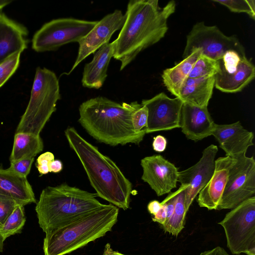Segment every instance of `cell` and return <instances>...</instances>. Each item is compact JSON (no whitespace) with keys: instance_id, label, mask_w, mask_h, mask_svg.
Wrapping results in <instances>:
<instances>
[{"instance_id":"cell-1","label":"cell","mask_w":255,"mask_h":255,"mask_svg":"<svg viewBox=\"0 0 255 255\" xmlns=\"http://www.w3.org/2000/svg\"><path fill=\"white\" fill-rule=\"evenodd\" d=\"M174 0L160 7L157 0H130L126 19L115 40L113 57L121 62L120 71L142 51L156 43L168 30L167 20L175 10Z\"/></svg>"},{"instance_id":"cell-2","label":"cell","mask_w":255,"mask_h":255,"mask_svg":"<svg viewBox=\"0 0 255 255\" xmlns=\"http://www.w3.org/2000/svg\"><path fill=\"white\" fill-rule=\"evenodd\" d=\"M137 102L122 104L98 96L82 103L78 122L86 131L99 142L111 145L139 144L145 129L136 132L131 123V114Z\"/></svg>"},{"instance_id":"cell-3","label":"cell","mask_w":255,"mask_h":255,"mask_svg":"<svg viewBox=\"0 0 255 255\" xmlns=\"http://www.w3.org/2000/svg\"><path fill=\"white\" fill-rule=\"evenodd\" d=\"M70 147L83 165L97 196L124 210L129 207L132 184L117 164L73 127L65 130Z\"/></svg>"},{"instance_id":"cell-4","label":"cell","mask_w":255,"mask_h":255,"mask_svg":"<svg viewBox=\"0 0 255 255\" xmlns=\"http://www.w3.org/2000/svg\"><path fill=\"white\" fill-rule=\"evenodd\" d=\"M97 196L66 183L46 187L35 207L40 227L46 234L101 208Z\"/></svg>"},{"instance_id":"cell-5","label":"cell","mask_w":255,"mask_h":255,"mask_svg":"<svg viewBox=\"0 0 255 255\" xmlns=\"http://www.w3.org/2000/svg\"><path fill=\"white\" fill-rule=\"evenodd\" d=\"M119 209L104 204L73 222L45 234L44 255H65L104 236L118 221Z\"/></svg>"},{"instance_id":"cell-6","label":"cell","mask_w":255,"mask_h":255,"mask_svg":"<svg viewBox=\"0 0 255 255\" xmlns=\"http://www.w3.org/2000/svg\"><path fill=\"white\" fill-rule=\"evenodd\" d=\"M61 99L59 80L55 73L45 67L36 69L29 101L21 117L16 132L35 135L40 133Z\"/></svg>"},{"instance_id":"cell-7","label":"cell","mask_w":255,"mask_h":255,"mask_svg":"<svg viewBox=\"0 0 255 255\" xmlns=\"http://www.w3.org/2000/svg\"><path fill=\"white\" fill-rule=\"evenodd\" d=\"M225 231L233 255H255V196L240 203L219 223Z\"/></svg>"},{"instance_id":"cell-8","label":"cell","mask_w":255,"mask_h":255,"mask_svg":"<svg viewBox=\"0 0 255 255\" xmlns=\"http://www.w3.org/2000/svg\"><path fill=\"white\" fill-rule=\"evenodd\" d=\"M98 22L71 17L53 19L34 33L32 48L37 52L51 51L69 43L79 42Z\"/></svg>"},{"instance_id":"cell-9","label":"cell","mask_w":255,"mask_h":255,"mask_svg":"<svg viewBox=\"0 0 255 255\" xmlns=\"http://www.w3.org/2000/svg\"><path fill=\"white\" fill-rule=\"evenodd\" d=\"M200 49L202 54L213 60H221L229 50H235L245 57V50L235 36L225 35L216 26H207L203 22L196 23L187 35L182 55L185 58L194 50Z\"/></svg>"},{"instance_id":"cell-10","label":"cell","mask_w":255,"mask_h":255,"mask_svg":"<svg viewBox=\"0 0 255 255\" xmlns=\"http://www.w3.org/2000/svg\"><path fill=\"white\" fill-rule=\"evenodd\" d=\"M234 158L218 210L232 209L255 196V160L241 154Z\"/></svg>"},{"instance_id":"cell-11","label":"cell","mask_w":255,"mask_h":255,"mask_svg":"<svg viewBox=\"0 0 255 255\" xmlns=\"http://www.w3.org/2000/svg\"><path fill=\"white\" fill-rule=\"evenodd\" d=\"M141 104L148 110L146 133L180 128L183 102L179 98H170L161 92L151 99L143 100Z\"/></svg>"},{"instance_id":"cell-12","label":"cell","mask_w":255,"mask_h":255,"mask_svg":"<svg viewBox=\"0 0 255 255\" xmlns=\"http://www.w3.org/2000/svg\"><path fill=\"white\" fill-rule=\"evenodd\" d=\"M218 151L216 145H210L204 149L202 157L195 164L179 171L178 182L186 187L185 205L187 212L197 194L211 178Z\"/></svg>"},{"instance_id":"cell-13","label":"cell","mask_w":255,"mask_h":255,"mask_svg":"<svg viewBox=\"0 0 255 255\" xmlns=\"http://www.w3.org/2000/svg\"><path fill=\"white\" fill-rule=\"evenodd\" d=\"M125 19V14L121 10L116 9L98 21L95 27L78 42V55L68 74L86 57L109 43L113 34L122 28Z\"/></svg>"},{"instance_id":"cell-14","label":"cell","mask_w":255,"mask_h":255,"mask_svg":"<svg viewBox=\"0 0 255 255\" xmlns=\"http://www.w3.org/2000/svg\"><path fill=\"white\" fill-rule=\"evenodd\" d=\"M141 179L146 182L158 196L169 193L176 187L178 168L161 155L146 156L141 160Z\"/></svg>"},{"instance_id":"cell-15","label":"cell","mask_w":255,"mask_h":255,"mask_svg":"<svg viewBox=\"0 0 255 255\" xmlns=\"http://www.w3.org/2000/svg\"><path fill=\"white\" fill-rule=\"evenodd\" d=\"M213 135L226 156L235 157L246 154L249 147L254 145V133L245 129L240 121L231 124H214Z\"/></svg>"},{"instance_id":"cell-16","label":"cell","mask_w":255,"mask_h":255,"mask_svg":"<svg viewBox=\"0 0 255 255\" xmlns=\"http://www.w3.org/2000/svg\"><path fill=\"white\" fill-rule=\"evenodd\" d=\"M214 124L208 107H199L183 103L180 128L188 139L197 141L211 135Z\"/></svg>"},{"instance_id":"cell-17","label":"cell","mask_w":255,"mask_h":255,"mask_svg":"<svg viewBox=\"0 0 255 255\" xmlns=\"http://www.w3.org/2000/svg\"><path fill=\"white\" fill-rule=\"evenodd\" d=\"M233 161V157L226 155L215 160L214 171L211 178L198 193L197 201L200 207L209 210H217Z\"/></svg>"},{"instance_id":"cell-18","label":"cell","mask_w":255,"mask_h":255,"mask_svg":"<svg viewBox=\"0 0 255 255\" xmlns=\"http://www.w3.org/2000/svg\"><path fill=\"white\" fill-rule=\"evenodd\" d=\"M28 34L26 27L0 10V63L27 48Z\"/></svg>"},{"instance_id":"cell-19","label":"cell","mask_w":255,"mask_h":255,"mask_svg":"<svg viewBox=\"0 0 255 255\" xmlns=\"http://www.w3.org/2000/svg\"><path fill=\"white\" fill-rule=\"evenodd\" d=\"M115 43H108L94 53L92 61L85 64L81 80L83 87L99 89L101 88L107 77L110 62L113 57Z\"/></svg>"},{"instance_id":"cell-20","label":"cell","mask_w":255,"mask_h":255,"mask_svg":"<svg viewBox=\"0 0 255 255\" xmlns=\"http://www.w3.org/2000/svg\"><path fill=\"white\" fill-rule=\"evenodd\" d=\"M215 76V87L228 93L242 91L253 80L255 76V67L246 56L241 58L235 71L228 73L221 68Z\"/></svg>"},{"instance_id":"cell-21","label":"cell","mask_w":255,"mask_h":255,"mask_svg":"<svg viewBox=\"0 0 255 255\" xmlns=\"http://www.w3.org/2000/svg\"><path fill=\"white\" fill-rule=\"evenodd\" d=\"M0 192L10 196L21 205L36 203L32 188L26 177L20 176L0 165Z\"/></svg>"},{"instance_id":"cell-22","label":"cell","mask_w":255,"mask_h":255,"mask_svg":"<svg viewBox=\"0 0 255 255\" xmlns=\"http://www.w3.org/2000/svg\"><path fill=\"white\" fill-rule=\"evenodd\" d=\"M215 87V76L200 78L188 77L177 97L184 103L199 107H208Z\"/></svg>"},{"instance_id":"cell-23","label":"cell","mask_w":255,"mask_h":255,"mask_svg":"<svg viewBox=\"0 0 255 255\" xmlns=\"http://www.w3.org/2000/svg\"><path fill=\"white\" fill-rule=\"evenodd\" d=\"M201 54V50L197 49L174 67L163 71L162 74L163 84L172 94L177 97L180 89Z\"/></svg>"},{"instance_id":"cell-24","label":"cell","mask_w":255,"mask_h":255,"mask_svg":"<svg viewBox=\"0 0 255 255\" xmlns=\"http://www.w3.org/2000/svg\"><path fill=\"white\" fill-rule=\"evenodd\" d=\"M43 142L40 135L26 132H15L10 162L23 158L34 157L43 150Z\"/></svg>"},{"instance_id":"cell-25","label":"cell","mask_w":255,"mask_h":255,"mask_svg":"<svg viewBox=\"0 0 255 255\" xmlns=\"http://www.w3.org/2000/svg\"><path fill=\"white\" fill-rule=\"evenodd\" d=\"M185 186H182L175 191V201L173 213L162 228L165 232L177 236L184 228V221L187 211L185 209Z\"/></svg>"},{"instance_id":"cell-26","label":"cell","mask_w":255,"mask_h":255,"mask_svg":"<svg viewBox=\"0 0 255 255\" xmlns=\"http://www.w3.org/2000/svg\"><path fill=\"white\" fill-rule=\"evenodd\" d=\"M25 221L24 206L17 205L0 227V236L5 241L8 237L19 233Z\"/></svg>"},{"instance_id":"cell-27","label":"cell","mask_w":255,"mask_h":255,"mask_svg":"<svg viewBox=\"0 0 255 255\" xmlns=\"http://www.w3.org/2000/svg\"><path fill=\"white\" fill-rule=\"evenodd\" d=\"M220 71L219 61L201 54L194 64L188 77L200 78L213 77Z\"/></svg>"},{"instance_id":"cell-28","label":"cell","mask_w":255,"mask_h":255,"mask_svg":"<svg viewBox=\"0 0 255 255\" xmlns=\"http://www.w3.org/2000/svg\"><path fill=\"white\" fill-rule=\"evenodd\" d=\"M213 1L225 6L232 12L246 13L255 19V1L254 0H214Z\"/></svg>"},{"instance_id":"cell-29","label":"cell","mask_w":255,"mask_h":255,"mask_svg":"<svg viewBox=\"0 0 255 255\" xmlns=\"http://www.w3.org/2000/svg\"><path fill=\"white\" fill-rule=\"evenodd\" d=\"M22 52H17L0 63V88H1L17 69Z\"/></svg>"},{"instance_id":"cell-30","label":"cell","mask_w":255,"mask_h":255,"mask_svg":"<svg viewBox=\"0 0 255 255\" xmlns=\"http://www.w3.org/2000/svg\"><path fill=\"white\" fill-rule=\"evenodd\" d=\"M131 123L134 130L139 132L145 129L148 119V110L141 104H137L131 114Z\"/></svg>"},{"instance_id":"cell-31","label":"cell","mask_w":255,"mask_h":255,"mask_svg":"<svg viewBox=\"0 0 255 255\" xmlns=\"http://www.w3.org/2000/svg\"><path fill=\"white\" fill-rule=\"evenodd\" d=\"M18 205L21 204L15 199L0 192V227Z\"/></svg>"},{"instance_id":"cell-32","label":"cell","mask_w":255,"mask_h":255,"mask_svg":"<svg viewBox=\"0 0 255 255\" xmlns=\"http://www.w3.org/2000/svg\"><path fill=\"white\" fill-rule=\"evenodd\" d=\"M242 57L235 50L227 51L219 60L220 68L228 73H233L236 70Z\"/></svg>"},{"instance_id":"cell-33","label":"cell","mask_w":255,"mask_h":255,"mask_svg":"<svg viewBox=\"0 0 255 255\" xmlns=\"http://www.w3.org/2000/svg\"><path fill=\"white\" fill-rule=\"evenodd\" d=\"M34 160V157H29L10 162L8 169L20 176L26 177L30 172Z\"/></svg>"},{"instance_id":"cell-34","label":"cell","mask_w":255,"mask_h":255,"mask_svg":"<svg viewBox=\"0 0 255 255\" xmlns=\"http://www.w3.org/2000/svg\"><path fill=\"white\" fill-rule=\"evenodd\" d=\"M54 160V154L49 151L45 152L38 157L36 166L41 176L49 172L48 164Z\"/></svg>"},{"instance_id":"cell-35","label":"cell","mask_w":255,"mask_h":255,"mask_svg":"<svg viewBox=\"0 0 255 255\" xmlns=\"http://www.w3.org/2000/svg\"><path fill=\"white\" fill-rule=\"evenodd\" d=\"M167 145V140L165 137L158 135L153 138L152 147L156 152H163L165 150Z\"/></svg>"},{"instance_id":"cell-36","label":"cell","mask_w":255,"mask_h":255,"mask_svg":"<svg viewBox=\"0 0 255 255\" xmlns=\"http://www.w3.org/2000/svg\"><path fill=\"white\" fill-rule=\"evenodd\" d=\"M161 207L158 212L154 215L152 218V221L155 222H157L161 225L164 224L166 220V214L165 204L161 202Z\"/></svg>"},{"instance_id":"cell-37","label":"cell","mask_w":255,"mask_h":255,"mask_svg":"<svg viewBox=\"0 0 255 255\" xmlns=\"http://www.w3.org/2000/svg\"><path fill=\"white\" fill-rule=\"evenodd\" d=\"M199 255H229L226 250L221 247H217L212 250L201 253Z\"/></svg>"},{"instance_id":"cell-38","label":"cell","mask_w":255,"mask_h":255,"mask_svg":"<svg viewBox=\"0 0 255 255\" xmlns=\"http://www.w3.org/2000/svg\"><path fill=\"white\" fill-rule=\"evenodd\" d=\"M48 168L49 172H59L63 168L62 163L60 160H54L49 163Z\"/></svg>"},{"instance_id":"cell-39","label":"cell","mask_w":255,"mask_h":255,"mask_svg":"<svg viewBox=\"0 0 255 255\" xmlns=\"http://www.w3.org/2000/svg\"><path fill=\"white\" fill-rule=\"evenodd\" d=\"M161 207V203L157 200H152L148 204L147 210L149 213L154 216L158 212Z\"/></svg>"},{"instance_id":"cell-40","label":"cell","mask_w":255,"mask_h":255,"mask_svg":"<svg viewBox=\"0 0 255 255\" xmlns=\"http://www.w3.org/2000/svg\"><path fill=\"white\" fill-rule=\"evenodd\" d=\"M103 255H127L114 251L111 248V245L107 244L105 247Z\"/></svg>"},{"instance_id":"cell-41","label":"cell","mask_w":255,"mask_h":255,"mask_svg":"<svg viewBox=\"0 0 255 255\" xmlns=\"http://www.w3.org/2000/svg\"><path fill=\"white\" fill-rule=\"evenodd\" d=\"M12 1L10 0H0V10L10 3Z\"/></svg>"},{"instance_id":"cell-42","label":"cell","mask_w":255,"mask_h":255,"mask_svg":"<svg viewBox=\"0 0 255 255\" xmlns=\"http://www.w3.org/2000/svg\"><path fill=\"white\" fill-rule=\"evenodd\" d=\"M4 241V240L0 236V253L3 251Z\"/></svg>"}]
</instances>
